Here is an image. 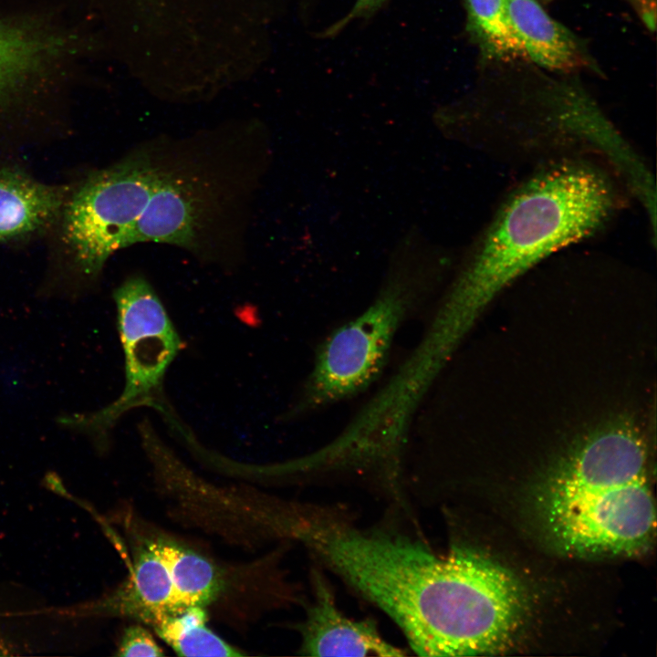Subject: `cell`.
<instances>
[{
	"instance_id": "7a4b0ae2",
	"label": "cell",
	"mask_w": 657,
	"mask_h": 657,
	"mask_svg": "<svg viewBox=\"0 0 657 657\" xmlns=\"http://www.w3.org/2000/svg\"><path fill=\"white\" fill-rule=\"evenodd\" d=\"M616 204L612 185L591 166L546 168L504 203L442 300L434 317L463 340L493 298L558 249L596 232Z\"/></svg>"
},
{
	"instance_id": "8fae6325",
	"label": "cell",
	"mask_w": 657,
	"mask_h": 657,
	"mask_svg": "<svg viewBox=\"0 0 657 657\" xmlns=\"http://www.w3.org/2000/svg\"><path fill=\"white\" fill-rule=\"evenodd\" d=\"M201 220V204L192 186L162 170L129 239L193 247Z\"/></svg>"
},
{
	"instance_id": "e0dca14e",
	"label": "cell",
	"mask_w": 657,
	"mask_h": 657,
	"mask_svg": "<svg viewBox=\"0 0 657 657\" xmlns=\"http://www.w3.org/2000/svg\"><path fill=\"white\" fill-rule=\"evenodd\" d=\"M391 0H354L343 16L315 34L319 39H331L359 22H366L381 12Z\"/></svg>"
},
{
	"instance_id": "ffe728a7",
	"label": "cell",
	"mask_w": 657,
	"mask_h": 657,
	"mask_svg": "<svg viewBox=\"0 0 657 657\" xmlns=\"http://www.w3.org/2000/svg\"><path fill=\"white\" fill-rule=\"evenodd\" d=\"M541 1H542L543 3H548V2H551L552 0H541Z\"/></svg>"
},
{
	"instance_id": "8992f818",
	"label": "cell",
	"mask_w": 657,
	"mask_h": 657,
	"mask_svg": "<svg viewBox=\"0 0 657 657\" xmlns=\"http://www.w3.org/2000/svg\"><path fill=\"white\" fill-rule=\"evenodd\" d=\"M313 600L306 618L296 627L301 635L300 653L309 656H403L385 641L371 619L353 620L338 608L333 590L316 568L311 576Z\"/></svg>"
},
{
	"instance_id": "7c38bea8",
	"label": "cell",
	"mask_w": 657,
	"mask_h": 657,
	"mask_svg": "<svg viewBox=\"0 0 657 657\" xmlns=\"http://www.w3.org/2000/svg\"><path fill=\"white\" fill-rule=\"evenodd\" d=\"M166 564L178 606H206L221 595L225 581L219 568L196 551L163 537L149 539Z\"/></svg>"
},
{
	"instance_id": "9c48e42d",
	"label": "cell",
	"mask_w": 657,
	"mask_h": 657,
	"mask_svg": "<svg viewBox=\"0 0 657 657\" xmlns=\"http://www.w3.org/2000/svg\"><path fill=\"white\" fill-rule=\"evenodd\" d=\"M121 346L126 379L121 395L101 411L89 415L65 417L64 422L67 426L93 433L105 432L134 402L160 386L182 343L176 330H172L141 337Z\"/></svg>"
},
{
	"instance_id": "30bf717a",
	"label": "cell",
	"mask_w": 657,
	"mask_h": 657,
	"mask_svg": "<svg viewBox=\"0 0 657 657\" xmlns=\"http://www.w3.org/2000/svg\"><path fill=\"white\" fill-rule=\"evenodd\" d=\"M71 190L0 167V244L44 231L61 216Z\"/></svg>"
},
{
	"instance_id": "52a82bcc",
	"label": "cell",
	"mask_w": 657,
	"mask_h": 657,
	"mask_svg": "<svg viewBox=\"0 0 657 657\" xmlns=\"http://www.w3.org/2000/svg\"><path fill=\"white\" fill-rule=\"evenodd\" d=\"M180 610L168 568L146 538L137 547L130 575L123 584L102 599L64 613L128 617L151 626L159 618Z\"/></svg>"
},
{
	"instance_id": "6da1fadb",
	"label": "cell",
	"mask_w": 657,
	"mask_h": 657,
	"mask_svg": "<svg viewBox=\"0 0 657 657\" xmlns=\"http://www.w3.org/2000/svg\"><path fill=\"white\" fill-rule=\"evenodd\" d=\"M305 544L391 617L418 655L493 654L517 635L524 589L511 571L479 552L454 548L437 556L421 542L335 518L314 526Z\"/></svg>"
},
{
	"instance_id": "d6986e66",
	"label": "cell",
	"mask_w": 657,
	"mask_h": 657,
	"mask_svg": "<svg viewBox=\"0 0 657 657\" xmlns=\"http://www.w3.org/2000/svg\"><path fill=\"white\" fill-rule=\"evenodd\" d=\"M12 649L6 641L0 635V656L12 655Z\"/></svg>"
},
{
	"instance_id": "4fadbf2b",
	"label": "cell",
	"mask_w": 657,
	"mask_h": 657,
	"mask_svg": "<svg viewBox=\"0 0 657 657\" xmlns=\"http://www.w3.org/2000/svg\"><path fill=\"white\" fill-rule=\"evenodd\" d=\"M465 31L483 65L526 59L506 16L505 0H463Z\"/></svg>"
},
{
	"instance_id": "277c9868",
	"label": "cell",
	"mask_w": 657,
	"mask_h": 657,
	"mask_svg": "<svg viewBox=\"0 0 657 657\" xmlns=\"http://www.w3.org/2000/svg\"><path fill=\"white\" fill-rule=\"evenodd\" d=\"M438 256L418 234L401 242L371 304L318 347L294 415L349 399L379 378L400 327L433 288Z\"/></svg>"
},
{
	"instance_id": "5bb4252c",
	"label": "cell",
	"mask_w": 657,
	"mask_h": 657,
	"mask_svg": "<svg viewBox=\"0 0 657 657\" xmlns=\"http://www.w3.org/2000/svg\"><path fill=\"white\" fill-rule=\"evenodd\" d=\"M121 344L175 330L161 299L141 276L126 279L113 293Z\"/></svg>"
},
{
	"instance_id": "2e32d148",
	"label": "cell",
	"mask_w": 657,
	"mask_h": 657,
	"mask_svg": "<svg viewBox=\"0 0 657 657\" xmlns=\"http://www.w3.org/2000/svg\"><path fill=\"white\" fill-rule=\"evenodd\" d=\"M36 38L0 25V99L42 58Z\"/></svg>"
},
{
	"instance_id": "9a60e30c",
	"label": "cell",
	"mask_w": 657,
	"mask_h": 657,
	"mask_svg": "<svg viewBox=\"0 0 657 657\" xmlns=\"http://www.w3.org/2000/svg\"><path fill=\"white\" fill-rule=\"evenodd\" d=\"M203 606L193 605L159 618L151 626L156 634L180 656H242L207 626Z\"/></svg>"
},
{
	"instance_id": "3957f363",
	"label": "cell",
	"mask_w": 657,
	"mask_h": 657,
	"mask_svg": "<svg viewBox=\"0 0 657 657\" xmlns=\"http://www.w3.org/2000/svg\"><path fill=\"white\" fill-rule=\"evenodd\" d=\"M535 503L548 538L564 553L641 554L654 537L655 505L641 433L620 422L589 434L546 474Z\"/></svg>"
},
{
	"instance_id": "5b68a950",
	"label": "cell",
	"mask_w": 657,
	"mask_h": 657,
	"mask_svg": "<svg viewBox=\"0 0 657 657\" xmlns=\"http://www.w3.org/2000/svg\"><path fill=\"white\" fill-rule=\"evenodd\" d=\"M148 155H138L87 177L71 191L58 221L73 269L85 279L129 246L131 232L161 173Z\"/></svg>"
},
{
	"instance_id": "ba28073f",
	"label": "cell",
	"mask_w": 657,
	"mask_h": 657,
	"mask_svg": "<svg viewBox=\"0 0 657 657\" xmlns=\"http://www.w3.org/2000/svg\"><path fill=\"white\" fill-rule=\"evenodd\" d=\"M506 16L525 57L545 70L576 73L600 69L583 41L553 19L538 0H505Z\"/></svg>"
},
{
	"instance_id": "ac0fdd59",
	"label": "cell",
	"mask_w": 657,
	"mask_h": 657,
	"mask_svg": "<svg viewBox=\"0 0 657 657\" xmlns=\"http://www.w3.org/2000/svg\"><path fill=\"white\" fill-rule=\"evenodd\" d=\"M118 656H163L162 648L157 643L151 632L140 623L127 627L120 640Z\"/></svg>"
}]
</instances>
